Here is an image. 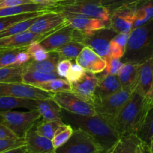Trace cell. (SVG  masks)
Returning a JSON list of instances; mask_svg holds the SVG:
<instances>
[{
  "label": "cell",
  "mask_w": 153,
  "mask_h": 153,
  "mask_svg": "<svg viewBox=\"0 0 153 153\" xmlns=\"http://www.w3.org/2000/svg\"><path fill=\"white\" fill-rule=\"evenodd\" d=\"M62 120L74 128L88 133L102 149L103 153H110L121 135L112 123L100 115H80L62 111Z\"/></svg>",
  "instance_id": "6da1fadb"
},
{
  "label": "cell",
  "mask_w": 153,
  "mask_h": 153,
  "mask_svg": "<svg viewBox=\"0 0 153 153\" xmlns=\"http://www.w3.org/2000/svg\"><path fill=\"white\" fill-rule=\"evenodd\" d=\"M150 105L151 102L147 97L133 91L112 122L120 135L136 134Z\"/></svg>",
  "instance_id": "7a4b0ae2"
},
{
  "label": "cell",
  "mask_w": 153,
  "mask_h": 153,
  "mask_svg": "<svg viewBox=\"0 0 153 153\" xmlns=\"http://www.w3.org/2000/svg\"><path fill=\"white\" fill-rule=\"evenodd\" d=\"M153 58V19L129 33L125 52L121 58L123 64H141Z\"/></svg>",
  "instance_id": "3957f363"
},
{
  "label": "cell",
  "mask_w": 153,
  "mask_h": 153,
  "mask_svg": "<svg viewBox=\"0 0 153 153\" xmlns=\"http://www.w3.org/2000/svg\"><path fill=\"white\" fill-rule=\"evenodd\" d=\"M102 0H63L52 6V10L64 17L81 16L100 19L110 22V12L101 3Z\"/></svg>",
  "instance_id": "277c9868"
},
{
  "label": "cell",
  "mask_w": 153,
  "mask_h": 153,
  "mask_svg": "<svg viewBox=\"0 0 153 153\" xmlns=\"http://www.w3.org/2000/svg\"><path fill=\"white\" fill-rule=\"evenodd\" d=\"M118 33L111 27L100 28L88 32L74 29L73 40L92 49L104 59L110 56V41Z\"/></svg>",
  "instance_id": "5b68a950"
},
{
  "label": "cell",
  "mask_w": 153,
  "mask_h": 153,
  "mask_svg": "<svg viewBox=\"0 0 153 153\" xmlns=\"http://www.w3.org/2000/svg\"><path fill=\"white\" fill-rule=\"evenodd\" d=\"M2 123L10 128L19 138H24L27 131L34 126L40 118L38 110L26 112L0 111Z\"/></svg>",
  "instance_id": "8992f818"
},
{
  "label": "cell",
  "mask_w": 153,
  "mask_h": 153,
  "mask_svg": "<svg viewBox=\"0 0 153 153\" xmlns=\"http://www.w3.org/2000/svg\"><path fill=\"white\" fill-rule=\"evenodd\" d=\"M51 97L64 111L80 115H94L93 101L72 91L50 93Z\"/></svg>",
  "instance_id": "52a82bcc"
},
{
  "label": "cell",
  "mask_w": 153,
  "mask_h": 153,
  "mask_svg": "<svg viewBox=\"0 0 153 153\" xmlns=\"http://www.w3.org/2000/svg\"><path fill=\"white\" fill-rule=\"evenodd\" d=\"M56 153H103V151L88 133L76 128L69 140L56 149Z\"/></svg>",
  "instance_id": "ba28073f"
},
{
  "label": "cell",
  "mask_w": 153,
  "mask_h": 153,
  "mask_svg": "<svg viewBox=\"0 0 153 153\" xmlns=\"http://www.w3.org/2000/svg\"><path fill=\"white\" fill-rule=\"evenodd\" d=\"M132 93V91L122 89L103 100H94L93 104L96 114L112 123L115 117L130 98Z\"/></svg>",
  "instance_id": "9c48e42d"
},
{
  "label": "cell",
  "mask_w": 153,
  "mask_h": 153,
  "mask_svg": "<svg viewBox=\"0 0 153 153\" xmlns=\"http://www.w3.org/2000/svg\"><path fill=\"white\" fill-rule=\"evenodd\" d=\"M0 96L38 100L50 98L51 94L22 82H4L0 83Z\"/></svg>",
  "instance_id": "30bf717a"
},
{
  "label": "cell",
  "mask_w": 153,
  "mask_h": 153,
  "mask_svg": "<svg viewBox=\"0 0 153 153\" xmlns=\"http://www.w3.org/2000/svg\"><path fill=\"white\" fill-rule=\"evenodd\" d=\"M68 23V19L60 13L55 10H49L40 15L28 31L37 34H49Z\"/></svg>",
  "instance_id": "8fae6325"
},
{
  "label": "cell",
  "mask_w": 153,
  "mask_h": 153,
  "mask_svg": "<svg viewBox=\"0 0 153 153\" xmlns=\"http://www.w3.org/2000/svg\"><path fill=\"white\" fill-rule=\"evenodd\" d=\"M135 5H124L110 11V27L117 33L129 34L133 29Z\"/></svg>",
  "instance_id": "7c38bea8"
},
{
  "label": "cell",
  "mask_w": 153,
  "mask_h": 153,
  "mask_svg": "<svg viewBox=\"0 0 153 153\" xmlns=\"http://www.w3.org/2000/svg\"><path fill=\"white\" fill-rule=\"evenodd\" d=\"M74 34V28L68 23L62 28L53 31L38 43L47 52H54L62 45L73 40Z\"/></svg>",
  "instance_id": "4fadbf2b"
},
{
  "label": "cell",
  "mask_w": 153,
  "mask_h": 153,
  "mask_svg": "<svg viewBox=\"0 0 153 153\" xmlns=\"http://www.w3.org/2000/svg\"><path fill=\"white\" fill-rule=\"evenodd\" d=\"M24 140L28 153H56L52 140L39 134L34 126L27 131Z\"/></svg>",
  "instance_id": "5bb4252c"
},
{
  "label": "cell",
  "mask_w": 153,
  "mask_h": 153,
  "mask_svg": "<svg viewBox=\"0 0 153 153\" xmlns=\"http://www.w3.org/2000/svg\"><path fill=\"white\" fill-rule=\"evenodd\" d=\"M101 73L100 76L96 73L98 76L99 81L94 90L93 101L103 100L122 90L118 76L107 74L104 70Z\"/></svg>",
  "instance_id": "9a60e30c"
},
{
  "label": "cell",
  "mask_w": 153,
  "mask_h": 153,
  "mask_svg": "<svg viewBox=\"0 0 153 153\" xmlns=\"http://www.w3.org/2000/svg\"><path fill=\"white\" fill-rule=\"evenodd\" d=\"M52 33L37 34L30 32L29 31H26L20 33V34L0 38V49L27 47L31 43H35V42L38 43V42L41 41L46 36L52 34Z\"/></svg>",
  "instance_id": "2e32d148"
},
{
  "label": "cell",
  "mask_w": 153,
  "mask_h": 153,
  "mask_svg": "<svg viewBox=\"0 0 153 153\" xmlns=\"http://www.w3.org/2000/svg\"><path fill=\"white\" fill-rule=\"evenodd\" d=\"M98 81L99 78L96 73L86 70L79 80L70 83L71 91L93 101L94 90Z\"/></svg>",
  "instance_id": "e0dca14e"
},
{
  "label": "cell",
  "mask_w": 153,
  "mask_h": 153,
  "mask_svg": "<svg viewBox=\"0 0 153 153\" xmlns=\"http://www.w3.org/2000/svg\"><path fill=\"white\" fill-rule=\"evenodd\" d=\"M75 60L76 64L92 73H100L106 68L105 60L87 46L82 49Z\"/></svg>",
  "instance_id": "ac0fdd59"
},
{
  "label": "cell",
  "mask_w": 153,
  "mask_h": 153,
  "mask_svg": "<svg viewBox=\"0 0 153 153\" xmlns=\"http://www.w3.org/2000/svg\"><path fill=\"white\" fill-rule=\"evenodd\" d=\"M153 83V58L140 64L135 92L147 97Z\"/></svg>",
  "instance_id": "d6986e66"
},
{
  "label": "cell",
  "mask_w": 153,
  "mask_h": 153,
  "mask_svg": "<svg viewBox=\"0 0 153 153\" xmlns=\"http://www.w3.org/2000/svg\"><path fill=\"white\" fill-rule=\"evenodd\" d=\"M69 24L74 29L82 32L94 31L100 28L110 27V23L100 19L81 16H70L66 17Z\"/></svg>",
  "instance_id": "ffe728a7"
},
{
  "label": "cell",
  "mask_w": 153,
  "mask_h": 153,
  "mask_svg": "<svg viewBox=\"0 0 153 153\" xmlns=\"http://www.w3.org/2000/svg\"><path fill=\"white\" fill-rule=\"evenodd\" d=\"M36 102L37 110L42 119L46 121H63L62 115V108L52 97L36 100Z\"/></svg>",
  "instance_id": "44dd1931"
},
{
  "label": "cell",
  "mask_w": 153,
  "mask_h": 153,
  "mask_svg": "<svg viewBox=\"0 0 153 153\" xmlns=\"http://www.w3.org/2000/svg\"><path fill=\"white\" fill-rule=\"evenodd\" d=\"M140 64L125 63L118 72V79L122 90L133 92L136 85Z\"/></svg>",
  "instance_id": "7402d4cb"
},
{
  "label": "cell",
  "mask_w": 153,
  "mask_h": 153,
  "mask_svg": "<svg viewBox=\"0 0 153 153\" xmlns=\"http://www.w3.org/2000/svg\"><path fill=\"white\" fill-rule=\"evenodd\" d=\"M62 58L55 52H50L46 59L36 61L31 60L23 65L24 70H35L46 73H56V66Z\"/></svg>",
  "instance_id": "603a6c76"
},
{
  "label": "cell",
  "mask_w": 153,
  "mask_h": 153,
  "mask_svg": "<svg viewBox=\"0 0 153 153\" xmlns=\"http://www.w3.org/2000/svg\"><path fill=\"white\" fill-rule=\"evenodd\" d=\"M142 143L136 134H124L120 137L111 153H142Z\"/></svg>",
  "instance_id": "cb8c5ba5"
},
{
  "label": "cell",
  "mask_w": 153,
  "mask_h": 153,
  "mask_svg": "<svg viewBox=\"0 0 153 153\" xmlns=\"http://www.w3.org/2000/svg\"><path fill=\"white\" fill-rule=\"evenodd\" d=\"M36 110L37 102L35 100L26 98H18V97H8V96H0V110L10 111L14 108Z\"/></svg>",
  "instance_id": "d4e9b609"
},
{
  "label": "cell",
  "mask_w": 153,
  "mask_h": 153,
  "mask_svg": "<svg viewBox=\"0 0 153 153\" xmlns=\"http://www.w3.org/2000/svg\"><path fill=\"white\" fill-rule=\"evenodd\" d=\"M153 19V0H143L135 5L133 29Z\"/></svg>",
  "instance_id": "484cf974"
},
{
  "label": "cell",
  "mask_w": 153,
  "mask_h": 153,
  "mask_svg": "<svg viewBox=\"0 0 153 153\" xmlns=\"http://www.w3.org/2000/svg\"><path fill=\"white\" fill-rule=\"evenodd\" d=\"M52 6L43 5V4H36V3H30V4L4 7V8L0 9V17L16 16V15L22 14V13L41 11V10H52Z\"/></svg>",
  "instance_id": "4316f807"
},
{
  "label": "cell",
  "mask_w": 153,
  "mask_h": 153,
  "mask_svg": "<svg viewBox=\"0 0 153 153\" xmlns=\"http://www.w3.org/2000/svg\"><path fill=\"white\" fill-rule=\"evenodd\" d=\"M136 134L142 143L149 146L153 139V103L148 108L145 119Z\"/></svg>",
  "instance_id": "83f0119b"
},
{
  "label": "cell",
  "mask_w": 153,
  "mask_h": 153,
  "mask_svg": "<svg viewBox=\"0 0 153 153\" xmlns=\"http://www.w3.org/2000/svg\"><path fill=\"white\" fill-rule=\"evenodd\" d=\"M57 78L59 77L56 73H46L35 70H24L22 75V82L36 87Z\"/></svg>",
  "instance_id": "f1b7e54d"
},
{
  "label": "cell",
  "mask_w": 153,
  "mask_h": 153,
  "mask_svg": "<svg viewBox=\"0 0 153 153\" xmlns=\"http://www.w3.org/2000/svg\"><path fill=\"white\" fill-rule=\"evenodd\" d=\"M64 123H65L64 121H46L42 119L41 120H38V121L35 123L34 127L39 134L52 140L57 131Z\"/></svg>",
  "instance_id": "f546056e"
},
{
  "label": "cell",
  "mask_w": 153,
  "mask_h": 153,
  "mask_svg": "<svg viewBox=\"0 0 153 153\" xmlns=\"http://www.w3.org/2000/svg\"><path fill=\"white\" fill-rule=\"evenodd\" d=\"M129 34L118 33L111 40L110 44V55L114 58L121 59L125 52Z\"/></svg>",
  "instance_id": "4dcf8cb0"
},
{
  "label": "cell",
  "mask_w": 153,
  "mask_h": 153,
  "mask_svg": "<svg viewBox=\"0 0 153 153\" xmlns=\"http://www.w3.org/2000/svg\"><path fill=\"white\" fill-rule=\"evenodd\" d=\"M84 47L85 46L82 43L71 40L58 47L54 52H56L62 59L74 60L77 58Z\"/></svg>",
  "instance_id": "1f68e13d"
},
{
  "label": "cell",
  "mask_w": 153,
  "mask_h": 153,
  "mask_svg": "<svg viewBox=\"0 0 153 153\" xmlns=\"http://www.w3.org/2000/svg\"><path fill=\"white\" fill-rule=\"evenodd\" d=\"M36 88H38L49 93L71 91L70 82L66 79H62V78H57L45 83L40 84V85H37Z\"/></svg>",
  "instance_id": "d6a6232c"
},
{
  "label": "cell",
  "mask_w": 153,
  "mask_h": 153,
  "mask_svg": "<svg viewBox=\"0 0 153 153\" xmlns=\"http://www.w3.org/2000/svg\"><path fill=\"white\" fill-rule=\"evenodd\" d=\"M26 48L27 47L0 49V68L16 67V59H17L18 54Z\"/></svg>",
  "instance_id": "836d02e7"
},
{
  "label": "cell",
  "mask_w": 153,
  "mask_h": 153,
  "mask_svg": "<svg viewBox=\"0 0 153 153\" xmlns=\"http://www.w3.org/2000/svg\"><path fill=\"white\" fill-rule=\"evenodd\" d=\"M23 71V66L0 68V83L22 82V75Z\"/></svg>",
  "instance_id": "e575fe53"
},
{
  "label": "cell",
  "mask_w": 153,
  "mask_h": 153,
  "mask_svg": "<svg viewBox=\"0 0 153 153\" xmlns=\"http://www.w3.org/2000/svg\"><path fill=\"white\" fill-rule=\"evenodd\" d=\"M49 10H41V11L32 12V13H22V14L16 15V16H5V17H0V32L4 30L7 29L8 28L10 27L11 25L21 22L22 20L30 19V18L34 17V16H40L44 13Z\"/></svg>",
  "instance_id": "d590c367"
},
{
  "label": "cell",
  "mask_w": 153,
  "mask_h": 153,
  "mask_svg": "<svg viewBox=\"0 0 153 153\" xmlns=\"http://www.w3.org/2000/svg\"><path fill=\"white\" fill-rule=\"evenodd\" d=\"M38 16H34V17L30 18V19H26V20H22L21 22H19L17 23L14 24V25H11L10 27L8 28L7 29L0 32V38L15 35V34H20V33L24 32V31H28L30 27H31V25L34 23V21L37 19Z\"/></svg>",
  "instance_id": "8d00e7d4"
},
{
  "label": "cell",
  "mask_w": 153,
  "mask_h": 153,
  "mask_svg": "<svg viewBox=\"0 0 153 153\" xmlns=\"http://www.w3.org/2000/svg\"><path fill=\"white\" fill-rule=\"evenodd\" d=\"M73 131L74 128L69 124L64 123L62 126L60 127L59 129L56 133L53 138L52 139L54 148L56 149L57 148L64 144L69 140L71 134H73Z\"/></svg>",
  "instance_id": "74e56055"
},
{
  "label": "cell",
  "mask_w": 153,
  "mask_h": 153,
  "mask_svg": "<svg viewBox=\"0 0 153 153\" xmlns=\"http://www.w3.org/2000/svg\"><path fill=\"white\" fill-rule=\"evenodd\" d=\"M26 51L29 54L32 60L36 61H40L46 59L50 55V52L44 49L40 46V43H38V42L32 43L28 45Z\"/></svg>",
  "instance_id": "f35d334b"
},
{
  "label": "cell",
  "mask_w": 153,
  "mask_h": 153,
  "mask_svg": "<svg viewBox=\"0 0 153 153\" xmlns=\"http://www.w3.org/2000/svg\"><path fill=\"white\" fill-rule=\"evenodd\" d=\"M105 62H106V68L104 71L105 73L110 75H114L117 76L118 72L120 71L121 68L123 66V63L121 60L118 58H114L110 55L106 58H105Z\"/></svg>",
  "instance_id": "ab89813d"
},
{
  "label": "cell",
  "mask_w": 153,
  "mask_h": 153,
  "mask_svg": "<svg viewBox=\"0 0 153 153\" xmlns=\"http://www.w3.org/2000/svg\"><path fill=\"white\" fill-rule=\"evenodd\" d=\"M85 71V69H84L83 67H81L80 65H79L78 64H76V63L74 64H72L70 69H69L68 72L65 79H67L70 83L76 82V81L79 80V79L82 77V76L84 74Z\"/></svg>",
  "instance_id": "60d3db41"
},
{
  "label": "cell",
  "mask_w": 153,
  "mask_h": 153,
  "mask_svg": "<svg viewBox=\"0 0 153 153\" xmlns=\"http://www.w3.org/2000/svg\"><path fill=\"white\" fill-rule=\"evenodd\" d=\"M26 144L24 138L1 139L0 140V153L8 149H13L17 146Z\"/></svg>",
  "instance_id": "b9f144b4"
},
{
  "label": "cell",
  "mask_w": 153,
  "mask_h": 153,
  "mask_svg": "<svg viewBox=\"0 0 153 153\" xmlns=\"http://www.w3.org/2000/svg\"><path fill=\"white\" fill-rule=\"evenodd\" d=\"M72 65V62L68 59H62L56 66V74L62 79H65L67 73Z\"/></svg>",
  "instance_id": "7bdbcfd3"
},
{
  "label": "cell",
  "mask_w": 153,
  "mask_h": 153,
  "mask_svg": "<svg viewBox=\"0 0 153 153\" xmlns=\"http://www.w3.org/2000/svg\"><path fill=\"white\" fill-rule=\"evenodd\" d=\"M143 0H112L110 3H108L105 7L109 9L110 12L114 9L119 7L121 6L124 5H136Z\"/></svg>",
  "instance_id": "ee69618b"
},
{
  "label": "cell",
  "mask_w": 153,
  "mask_h": 153,
  "mask_svg": "<svg viewBox=\"0 0 153 153\" xmlns=\"http://www.w3.org/2000/svg\"><path fill=\"white\" fill-rule=\"evenodd\" d=\"M34 3L31 0H0V9L21 4Z\"/></svg>",
  "instance_id": "f6af8a7d"
},
{
  "label": "cell",
  "mask_w": 153,
  "mask_h": 153,
  "mask_svg": "<svg viewBox=\"0 0 153 153\" xmlns=\"http://www.w3.org/2000/svg\"><path fill=\"white\" fill-rule=\"evenodd\" d=\"M11 138H19V137L2 123H0V140Z\"/></svg>",
  "instance_id": "bcb514c9"
},
{
  "label": "cell",
  "mask_w": 153,
  "mask_h": 153,
  "mask_svg": "<svg viewBox=\"0 0 153 153\" xmlns=\"http://www.w3.org/2000/svg\"><path fill=\"white\" fill-rule=\"evenodd\" d=\"M26 49L21 51L17 55V59H16V67H21V66L25 65L26 64L31 61L32 58L29 54L26 51Z\"/></svg>",
  "instance_id": "7dc6e473"
},
{
  "label": "cell",
  "mask_w": 153,
  "mask_h": 153,
  "mask_svg": "<svg viewBox=\"0 0 153 153\" xmlns=\"http://www.w3.org/2000/svg\"><path fill=\"white\" fill-rule=\"evenodd\" d=\"M32 2L36 3V4H43V5H47V6H54L57 3L60 2V1H63V0H31Z\"/></svg>",
  "instance_id": "c3c4849f"
},
{
  "label": "cell",
  "mask_w": 153,
  "mask_h": 153,
  "mask_svg": "<svg viewBox=\"0 0 153 153\" xmlns=\"http://www.w3.org/2000/svg\"><path fill=\"white\" fill-rule=\"evenodd\" d=\"M1 153H28L27 151V148L26 146V144L22 145V146H17V147L13 148V149H8Z\"/></svg>",
  "instance_id": "681fc988"
},
{
  "label": "cell",
  "mask_w": 153,
  "mask_h": 153,
  "mask_svg": "<svg viewBox=\"0 0 153 153\" xmlns=\"http://www.w3.org/2000/svg\"><path fill=\"white\" fill-rule=\"evenodd\" d=\"M141 151L142 153H152L151 149H150V146H148L146 143H142V146H141Z\"/></svg>",
  "instance_id": "f907efd6"
},
{
  "label": "cell",
  "mask_w": 153,
  "mask_h": 153,
  "mask_svg": "<svg viewBox=\"0 0 153 153\" xmlns=\"http://www.w3.org/2000/svg\"><path fill=\"white\" fill-rule=\"evenodd\" d=\"M147 98L148 99V100H149V102H151V104L152 103H153V83H152V88H151V91H150Z\"/></svg>",
  "instance_id": "816d5d0a"
},
{
  "label": "cell",
  "mask_w": 153,
  "mask_h": 153,
  "mask_svg": "<svg viewBox=\"0 0 153 153\" xmlns=\"http://www.w3.org/2000/svg\"><path fill=\"white\" fill-rule=\"evenodd\" d=\"M112 0H102L101 1V3L102 4H103L104 6H106V4H108V3H110V1H112Z\"/></svg>",
  "instance_id": "f5cc1de1"
},
{
  "label": "cell",
  "mask_w": 153,
  "mask_h": 153,
  "mask_svg": "<svg viewBox=\"0 0 153 153\" xmlns=\"http://www.w3.org/2000/svg\"><path fill=\"white\" fill-rule=\"evenodd\" d=\"M149 146H150V149H151L152 152H153V139H152V140L151 143H150Z\"/></svg>",
  "instance_id": "db71d44e"
},
{
  "label": "cell",
  "mask_w": 153,
  "mask_h": 153,
  "mask_svg": "<svg viewBox=\"0 0 153 153\" xmlns=\"http://www.w3.org/2000/svg\"><path fill=\"white\" fill-rule=\"evenodd\" d=\"M0 123H2V119H1V117H0Z\"/></svg>",
  "instance_id": "11a10c76"
},
{
  "label": "cell",
  "mask_w": 153,
  "mask_h": 153,
  "mask_svg": "<svg viewBox=\"0 0 153 153\" xmlns=\"http://www.w3.org/2000/svg\"><path fill=\"white\" fill-rule=\"evenodd\" d=\"M152 153H153V152H152Z\"/></svg>",
  "instance_id": "9f6ffc18"
},
{
  "label": "cell",
  "mask_w": 153,
  "mask_h": 153,
  "mask_svg": "<svg viewBox=\"0 0 153 153\" xmlns=\"http://www.w3.org/2000/svg\"><path fill=\"white\" fill-rule=\"evenodd\" d=\"M110 153H111V152H110Z\"/></svg>",
  "instance_id": "6f0895ef"
}]
</instances>
